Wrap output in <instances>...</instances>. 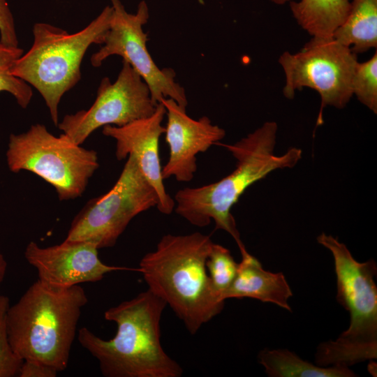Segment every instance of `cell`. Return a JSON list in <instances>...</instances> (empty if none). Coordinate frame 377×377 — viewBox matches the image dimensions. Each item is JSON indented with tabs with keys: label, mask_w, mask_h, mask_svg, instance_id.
Wrapping results in <instances>:
<instances>
[{
	"label": "cell",
	"mask_w": 377,
	"mask_h": 377,
	"mask_svg": "<svg viewBox=\"0 0 377 377\" xmlns=\"http://www.w3.org/2000/svg\"><path fill=\"white\" fill-rule=\"evenodd\" d=\"M165 115V108L161 102L151 115L123 126H104L102 133L115 140L117 160L129 155L135 156L142 172L158 194V211L170 214L175 209V202L165 191L158 153L159 138L165 133L162 126Z\"/></svg>",
	"instance_id": "obj_14"
},
{
	"label": "cell",
	"mask_w": 377,
	"mask_h": 377,
	"mask_svg": "<svg viewBox=\"0 0 377 377\" xmlns=\"http://www.w3.org/2000/svg\"><path fill=\"white\" fill-rule=\"evenodd\" d=\"M277 128L276 122L267 121L238 142L223 145L237 161L235 170L214 183L179 190L174 198L175 212L198 227L213 220L216 229L233 237L241 254L247 251L230 212L232 206L255 182L275 170L294 167L302 158V150L296 147L274 154Z\"/></svg>",
	"instance_id": "obj_2"
},
{
	"label": "cell",
	"mask_w": 377,
	"mask_h": 377,
	"mask_svg": "<svg viewBox=\"0 0 377 377\" xmlns=\"http://www.w3.org/2000/svg\"><path fill=\"white\" fill-rule=\"evenodd\" d=\"M166 306L147 289L105 311V319L117 327L113 338L103 339L83 327L77 331V341L98 360L104 376L179 377L182 367L161 343L160 323Z\"/></svg>",
	"instance_id": "obj_1"
},
{
	"label": "cell",
	"mask_w": 377,
	"mask_h": 377,
	"mask_svg": "<svg viewBox=\"0 0 377 377\" xmlns=\"http://www.w3.org/2000/svg\"><path fill=\"white\" fill-rule=\"evenodd\" d=\"M6 159L13 172L29 171L51 184L60 200L81 196L99 167L96 151L82 147L63 133L57 137L40 124L10 135Z\"/></svg>",
	"instance_id": "obj_7"
},
{
	"label": "cell",
	"mask_w": 377,
	"mask_h": 377,
	"mask_svg": "<svg viewBox=\"0 0 377 377\" xmlns=\"http://www.w3.org/2000/svg\"><path fill=\"white\" fill-rule=\"evenodd\" d=\"M241 255L236 277L223 293V299L253 298L291 311L288 302L293 293L283 274L265 270L248 251Z\"/></svg>",
	"instance_id": "obj_15"
},
{
	"label": "cell",
	"mask_w": 377,
	"mask_h": 377,
	"mask_svg": "<svg viewBox=\"0 0 377 377\" xmlns=\"http://www.w3.org/2000/svg\"><path fill=\"white\" fill-rule=\"evenodd\" d=\"M23 53V50L19 46L8 45L0 42V93L5 91L10 94L17 104L26 109L33 96L32 88L10 73L16 61Z\"/></svg>",
	"instance_id": "obj_19"
},
{
	"label": "cell",
	"mask_w": 377,
	"mask_h": 377,
	"mask_svg": "<svg viewBox=\"0 0 377 377\" xmlns=\"http://www.w3.org/2000/svg\"><path fill=\"white\" fill-rule=\"evenodd\" d=\"M318 242L332 254L337 302L350 314L348 328L335 341L321 343L315 362L320 367H343L377 357V274L376 262L357 261L346 246L322 233Z\"/></svg>",
	"instance_id": "obj_5"
},
{
	"label": "cell",
	"mask_w": 377,
	"mask_h": 377,
	"mask_svg": "<svg viewBox=\"0 0 377 377\" xmlns=\"http://www.w3.org/2000/svg\"><path fill=\"white\" fill-rule=\"evenodd\" d=\"M332 37L355 54L377 47V0H351L349 12Z\"/></svg>",
	"instance_id": "obj_16"
},
{
	"label": "cell",
	"mask_w": 377,
	"mask_h": 377,
	"mask_svg": "<svg viewBox=\"0 0 377 377\" xmlns=\"http://www.w3.org/2000/svg\"><path fill=\"white\" fill-rule=\"evenodd\" d=\"M112 13V7L107 6L87 26L73 34L48 23H36L31 47L10 71L38 90L56 126L61 99L80 80L81 64L89 47L103 43Z\"/></svg>",
	"instance_id": "obj_6"
},
{
	"label": "cell",
	"mask_w": 377,
	"mask_h": 377,
	"mask_svg": "<svg viewBox=\"0 0 377 377\" xmlns=\"http://www.w3.org/2000/svg\"><path fill=\"white\" fill-rule=\"evenodd\" d=\"M265 373L271 377H353L350 367H320L304 360L287 349H267L258 355Z\"/></svg>",
	"instance_id": "obj_18"
},
{
	"label": "cell",
	"mask_w": 377,
	"mask_h": 377,
	"mask_svg": "<svg viewBox=\"0 0 377 377\" xmlns=\"http://www.w3.org/2000/svg\"><path fill=\"white\" fill-rule=\"evenodd\" d=\"M58 371L42 363L23 360L18 376L20 377H55Z\"/></svg>",
	"instance_id": "obj_24"
},
{
	"label": "cell",
	"mask_w": 377,
	"mask_h": 377,
	"mask_svg": "<svg viewBox=\"0 0 377 377\" xmlns=\"http://www.w3.org/2000/svg\"><path fill=\"white\" fill-rule=\"evenodd\" d=\"M158 104L147 84L126 61L114 82L105 77L87 110L64 116L57 127L69 140L81 145L97 128L106 125L123 126L151 115Z\"/></svg>",
	"instance_id": "obj_11"
},
{
	"label": "cell",
	"mask_w": 377,
	"mask_h": 377,
	"mask_svg": "<svg viewBox=\"0 0 377 377\" xmlns=\"http://www.w3.org/2000/svg\"><path fill=\"white\" fill-rule=\"evenodd\" d=\"M351 0H300L290 2L298 24L312 37H332L345 20Z\"/></svg>",
	"instance_id": "obj_17"
},
{
	"label": "cell",
	"mask_w": 377,
	"mask_h": 377,
	"mask_svg": "<svg viewBox=\"0 0 377 377\" xmlns=\"http://www.w3.org/2000/svg\"><path fill=\"white\" fill-rule=\"evenodd\" d=\"M213 243L199 232L168 234L137 268L148 289L170 306L191 334L224 306L225 301L213 292L206 267Z\"/></svg>",
	"instance_id": "obj_3"
},
{
	"label": "cell",
	"mask_w": 377,
	"mask_h": 377,
	"mask_svg": "<svg viewBox=\"0 0 377 377\" xmlns=\"http://www.w3.org/2000/svg\"><path fill=\"white\" fill-rule=\"evenodd\" d=\"M279 62L285 73L283 95L309 87L320 96L322 108H344L352 97V80L357 61L350 47L333 37H312L297 53L283 52Z\"/></svg>",
	"instance_id": "obj_9"
},
{
	"label": "cell",
	"mask_w": 377,
	"mask_h": 377,
	"mask_svg": "<svg viewBox=\"0 0 377 377\" xmlns=\"http://www.w3.org/2000/svg\"><path fill=\"white\" fill-rule=\"evenodd\" d=\"M10 305L9 298L0 295V377L18 376L23 362L13 350L8 337L6 316Z\"/></svg>",
	"instance_id": "obj_22"
},
{
	"label": "cell",
	"mask_w": 377,
	"mask_h": 377,
	"mask_svg": "<svg viewBox=\"0 0 377 377\" xmlns=\"http://www.w3.org/2000/svg\"><path fill=\"white\" fill-rule=\"evenodd\" d=\"M119 179L106 193L91 199L73 219L66 239L84 241L98 249L115 245L131 221L157 207L158 196L129 155Z\"/></svg>",
	"instance_id": "obj_8"
},
{
	"label": "cell",
	"mask_w": 377,
	"mask_h": 377,
	"mask_svg": "<svg viewBox=\"0 0 377 377\" xmlns=\"http://www.w3.org/2000/svg\"><path fill=\"white\" fill-rule=\"evenodd\" d=\"M7 269V263L3 256L0 253V287L3 281Z\"/></svg>",
	"instance_id": "obj_25"
},
{
	"label": "cell",
	"mask_w": 377,
	"mask_h": 377,
	"mask_svg": "<svg viewBox=\"0 0 377 377\" xmlns=\"http://www.w3.org/2000/svg\"><path fill=\"white\" fill-rule=\"evenodd\" d=\"M270 1L276 4L281 5L287 2L293 1L294 0H270Z\"/></svg>",
	"instance_id": "obj_26"
},
{
	"label": "cell",
	"mask_w": 377,
	"mask_h": 377,
	"mask_svg": "<svg viewBox=\"0 0 377 377\" xmlns=\"http://www.w3.org/2000/svg\"><path fill=\"white\" fill-rule=\"evenodd\" d=\"M24 258L37 271L39 281L57 288L96 282L114 271H137L105 264L95 245L78 240L65 239L59 244L47 247L30 242L25 249Z\"/></svg>",
	"instance_id": "obj_12"
},
{
	"label": "cell",
	"mask_w": 377,
	"mask_h": 377,
	"mask_svg": "<svg viewBox=\"0 0 377 377\" xmlns=\"http://www.w3.org/2000/svg\"><path fill=\"white\" fill-rule=\"evenodd\" d=\"M0 42L18 46V39L13 13L7 0H0Z\"/></svg>",
	"instance_id": "obj_23"
},
{
	"label": "cell",
	"mask_w": 377,
	"mask_h": 377,
	"mask_svg": "<svg viewBox=\"0 0 377 377\" xmlns=\"http://www.w3.org/2000/svg\"><path fill=\"white\" fill-rule=\"evenodd\" d=\"M162 103L167 115L164 133L169 147V158L162 168V177L189 182L197 170V154L223 140L226 131L213 124L207 116L192 119L187 115L186 107L172 98L163 99Z\"/></svg>",
	"instance_id": "obj_13"
},
{
	"label": "cell",
	"mask_w": 377,
	"mask_h": 377,
	"mask_svg": "<svg viewBox=\"0 0 377 377\" xmlns=\"http://www.w3.org/2000/svg\"><path fill=\"white\" fill-rule=\"evenodd\" d=\"M87 302L80 285L57 288L38 279L7 312L8 337L15 354L58 372L65 370Z\"/></svg>",
	"instance_id": "obj_4"
},
{
	"label": "cell",
	"mask_w": 377,
	"mask_h": 377,
	"mask_svg": "<svg viewBox=\"0 0 377 377\" xmlns=\"http://www.w3.org/2000/svg\"><path fill=\"white\" fill-rule=\"evenodd\" d=\"M352 91L357 99L377 113V52L367 61L357 62L352 80Z\"/></svg>",
	"instance_id": "obj_21"
},
{
	"label": "cell",
	"mask_w": 377,
	"mask_h": 377,
	"mask_svg": "<svg viewBox=\"0 0 377 377\" xmlns=\"http://www.w3.org/2000/svg\"><path fill=\"white\" fill-rule=\"evenodd\" d=\"M206 267L213 292L221 300L225 301L223 295L234 281L239 263L228 249L213 243Z\"/></svg>",
	"instance_id": "obj_20"
},
{
	"label": "cell",
	"mask_w": 377,
	"mask_h": 377,
	"mask_svg": "<svg viewBox=\"0 0 377 377\" xmlns=\"http://www.w3.org/2000/svg\"><path fill=\"white\" fill-rule=\"evenodd\" d=\"M112 13L103 45L91 57L94 67H99L109 57L118 55L127 62L148 86L152 100L158 104L172 98L179 105L188 104L184 89L175 82V73L170 68H159L147 48V35L142 27L149 13L147 3H139L135 13H128L120 0H110Z\"/></svg>",
	"instance_id": "obj_10"
}]
</instances>
